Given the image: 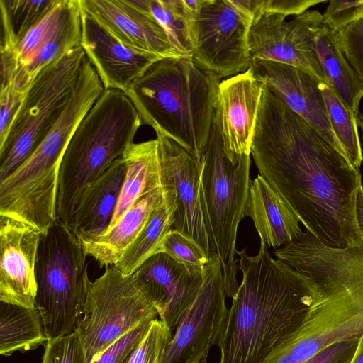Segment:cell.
<instances>
[{
	"label": "cell",
	"mask_w": 363,
	"mask_h": 363,
	"mask_svg": "<svg viewBox=\"0 0 363 363\" xmlns=\"http://www.w3.org/2000/svg\"><path fill=\"white\" fill-rule=\"evenodd\" d=\"M231 4L252 23L264 14L285 16H298L313 6L327 2L324 0H229Z\"/></svg>",
	"instance_id": "33"
},
{
	"label": "cell",
	"mask_w": 363,
	"mask_h": 363,
	"mask_svg": "<svg viewBox=\"0 0 363 363\" xmlns=\"http://www.w3.org/2000/svg\"><path fill=\"white\" fill-rule=\"evenodd\" d=\"M250 166V155H242L235 162L226 156L220 133L213 121L201 159L199 177L211 257H219L223 272L239 268L238 259H234L238 251L235 242L238 225L245 217L251 182Z\"/></svg>",
	"instance_id": "7"
},
{
	"label": "cell",
	"mask_w": 363,
	"mask_h": 363,
	"mask_svg": "<svg viewBox=\"0 0 363 363\" xmlns=\"http://www.w3.org/2000/svg\"><path fill=\"white\" fill-rule=\"evenodd\" d=\"M263 363H297L287 352L286 350L281 351L277 354L268 358Z\"/></svg>",
	"instance_id": "41"
},
{
	"label": "cell",
	"mask_w": 363,
	"mask_h": 363,
	"mask_svg": "<svg viewBox=\"0 0 363 363\" xmlns=\"http://www.w3.org/2000/svg\"><path fill=\"white\" fill-rule=\"evenodd\" d=\"M323 14V25L337 33L350 23L363 18V0L330 1Z\"/></svg>",
	"instance_id": "36"
},
{
	"label": "cell",
	"mask_w": 363,
	"mask_h": 363,
	"mask_svg": "<svg viewBox=\"0 0 363 363\" xmlns=\"http://www.w3.org/2000/svg\"><path fill=\"white\" fill-rule=\"evenodd\" d=\"M28 92L21 90L16 82L1 84L0 145L6 140Z\"/></svg>",
	"instance_id": "37"
},
{
	"label": "cell",
	"mask_w": 363,
	"mask_h": 363,
	"mask_svg": "<svg viewBox=\"0 0 363 363\" xmlns=\"http://www.w3.org/2000/svg\"><path fill=\"white\" fill-rule=\"evenodd\" d=\"M250 69L272 92L345 156L330 122L319 87L321 82L303 69L272 61L252 59Z\"/></svg>",
	"instance_id": "16"
},
{
	"label": "cell",
	"mask_w": 363,
	"mask_h": 363,
	"mask_svg": "<svg viewBox=\"0 0 363 363\" xmlns=\"http://www.w3.org/2000/svg\"><path fill=\"white\" fill-rule=\"evenodd\" d=\"M172 335L165 323L159 318L153 320L145 336L131 353L127 363H161Z\"/></svg>",
	"instance_id": "34"
},
{
	"label": "cell",
	"mask_w": 363,
	"mask_h": 363,
	"mask_svg": "<svg viewBox=\"0 0 363 363\" xmlns=\"http://www.w3.org/2000/svg\"><path fill=\"white\" fill-rule=\"evenodd\" d=\"M133 277L155 307L158 318L174 334L184 314L196 298L203 278L194 276L163 252L155 254L146 260Z\"/></svg>",
	"instance_id": "18"
},
{
	"label": "cell",
	"mask_w": 363,
	"mask_h": 363,
	"mask_svg": "<svg viewBox=\"0 0 363 363\" xmlns=\"http://www.w3.org/2000/svg\"><path fill=\"white\" fill-rule=\"evenodd\" d=\"M125 171V162L121 156L82 196L69 226L79 240L96 238L108 230L114 215Z\"/></svg>",
	"instance_id": "20"
},
{
	"label": "cell",
	"mask_w": 363,
	"mask_h": 363,
	"mask_svg": "<svg viewBox=\"0 0 363 363\" xmlns=\"http://www.w3.org/2000/svg\"><path fill=\"white\" fill-rule=\"evenodd\" d=\"M71 0H57L56 4L18 43V71L26 69L49 41L67 13Z\"/></svg>",
	"instance_id": "30"
},
{
	"label": "cell",
	"mask_w": 363,
	"mask_h": 363,
	"mask_svg": "<svg viewBox=\"0 0 363 363\" xmlns=\"http://www.w3.org/2000/svg\"><path fill=\"white\" fill-rule=\"evenodd\" d=\"M161 189L172 192L176 211L172 229L193 241L209 259L211 245L203 213L199 168L201 164L182 146L157 133Z\"/></svg>",
	"instance_id": "13"
},
{
	"label": "cell",
	"mask_w": 363,
	"mask_h": 363,
	"mask_svg": "<svg viewBox=\"0 0 363 363\" xmlns=\"http://www.w3.org/2000/svg\"><path fill=\"white\" fill-rule=\"evenodd\" d=\"M158 318L157 311L140 289L133 274L114 265L91 281L76 332L92 363L102 352L138 325Z\"/></svg>",
	"instance_id": "9"
},
{
	"label": "cell",
	"mask_w": 363,
	"mask_h": 363,
	"mask_svg": "<svg viewBox=\"0 0 363 363\" xmlns=\"http://www.w3.org/2000/svg\"><path fill=\"white\" fill-rule=\"evenodd\" d=\"M249 22L229 0H203L192 28V59L220 79L247 71Z\"/></svg>",
	"instance_id": "10"
},
{
	"label": "cell",
	"mask_w": 363,
	"mask_h": 363,
	"mask_svg": "<svg viewBox=\"0 0 363 363\" xmlns=\"http://www.w3.org/2000/svg\"><path fill=\"white\" fill-rule=\"evenodd\" d=\"M57 0H0L18 43L56 4Z\"/></svg>",
	"instance_id": "32"
},
{
	"label": "cell",
	"mask_w": 363,
	"mask_h": 363,
	"mask_svg": "<svg viewBox=\"0 0 363 363\" xmlns=\"http://www.w3.org/2000/svg\"><path fill=\"white\" fill-rule=\"evenodd\" d=\"M335 135L350 164L359 169L363 162L358 125L360 117L352 111L328 84L319 83Z\"/></svg>",
	"instance_id": "28"
},
{
	"label": "cell",
	"mask_w": 363,
	"mask_h": 363,
	"mask_svg": "<svg viewBox=\"0 0 363 363\" xmlns=\"http://www.w3.org/2000/svg\"><path fill=\"white\" fill-rule=\"evenodd\" d=\"M264 86L250 68L219 84L213 121L232 162L250 155Z\"/></svg>",
	"instance_id": "14"
},
{
	"label": "cell",
	"mask_w": 363,
	"mask_h": 363,
	"mask_svg": "<svg viewBox=\"0 0 363 363\" xmlns=\"http://www.w3.org/2000/svg\"><path fill=\"white\" fill-rule=\"evenodd\" d=\"M82 25L81 46L104 90L125 92L152 64L162 59L125 45L82 9Z\"/></svg>",
	"instance_id": "17"
},
{
	"label": "cell",
	"mask_w": 363,
	"mask_h": 363,
	"mask_svg": "<svg viewBox=\"0 0 363 363\" xmlns=\"http://www.w3.org/2000/svg\"><path fill=\"white\" fill-rule=\"evenodd\" d=\"M250 155L300 223L327 246H362V179L345 156L264 84Z\"/></svg>",
	"instance_id": "1"
},
{
	"label": "cell",
	"mask_w": 363,
	"mask_h": 363,
	"mask_svg": "<svg viewBox=\"0 0 363 363\" xmlns=\"http://www.w3.org/2000/svg\"><path fill=\"white\" fill-rule=\"evenodd\" d=\"M48 342L36 307L26 308L0 301V353L9 357L45 345Z\"/></svg>",
	"instance_id": "25"
},
{
	"label": "cell",
	"mask_w": 363,
	"mask_h": 363,
	"mask_svg": "<svg viewBox=\"0 0 363 363\" xmlns=\"http://www.w3.org/2000/svg\"><path fill=\"white\" fill-rule=\"evenodd\" d=\"M160 252L165 253L199 278H203L205 266L209 261L193 241L173 229H170L163 238Z\"/></svg>",
	"instance_id": "31"
},
{
	"label": "cell",
	"mask_w": 363,
	"mask_h": 363,
	"mask_svg": "<svg viewBox=\"0 0 363 363\" xmlns=\"http://www.w3.org/2000/svg\"><path fill=\"white\" fill-rule=\"evenodd\" d=\"M274 255L306 276L316 291L310 316L287 349L297 363L363 336V245L331 247L306 230Z\"/></svg>",
	"instance_id": "3"
},
{
	"label": "cell",
	"mask_w": 363,
	"mask_h": 363,
	"mask_svg": "<svg viewBox=\"0 0 363 363\" xmlns=\"http://www.w3.org/2000/svg\"><path fill=\"white\" fill-rule=\"evenodd\" d=\"M142 124L125 92L104 91L78 125L63 154L57 199L58 220L69 226L83 194L134 143Z\"/></svg>",
	"instance_id": "5"
},
{
	"label": "cell",
	"mask_w": 363,
	"mask_h": 363,
	"mask_svg": "<svg viewBox=\"0 0 363 363\" xmlns=\"http://www.w3.org/2000/svg\"><path fill=\"white\" fill-rule=\"evenodd\" d=\"M162 203L152 213L147 223L114 265L125 275L133 274L146 260L159 252L166 233L174 222L176 203L172 191L162 190Z\"/></svg>",
	"instance_id": "26"
},
{
	"label": "cell",
	"mask_w": 363,
	"mask_h": 363,
	"mask_svg": "<svg viewBox=\"0 0 363 363\" xmlns=\"http://www.w3.org/2000/svg\"><path fill=\"white\" fill-rule=\"evenodd\" d=\"M226 297L221 262L215 255L206 264L200 290L178 323L161 363H206L228 323Z\"/></svg>",
	"instance_id": "11"
},
{
	"label": "cell",
	"mask_w": 363,
	"mask_h": 363,
	"mask_svg": "<svg viewBox=\"0 0 363 363\" xmlns=\"http://www.w3.org/2000/svg\"><path fill=\"white\" fill-rule=\"evenodd\" d=\"M286 18L264 14L252 23L248 35L252 60L291 65L327 83L313 45V37L323 26V14L308 10L291 20Z\"/></svg>",
	"instance_id": "12"
},
{
	"label": "cell",
	"mask_w": 363,
	"mask_h": 363,
	"mask_svg": "<svg viewBox=\"0 0 363 363\" xmlns=\"http://www.w3.org/2000/svg\"><path fill=\"white\" fill-rule=\"evenodd\" d=\"M86 55L82 46L45 67L35 79L0 145V182L37 149L61 116L78 80Z\"/></svg>",
	"instance_id": "8"
},
{
	"label": "cell",
	"mask_w": 363,
	"mask_h": 363,
	"mask_svg": "<svg viewBox=\"0 0 363 363\" xmlns=\"http://www.w3.org/2000/svg\"><path fill=\"white\" fill-rule=\"evenodd\" d=\"M245 216L253 221L260 242L279 248L303 231L290 207L261 174L250 182Z\"/></svg>",
	"instance_id": "21"
},
{
	"label": "cell",
	"mask_w": 363,
	"mask_h": 363,
	"mask_svg": "<svg viewBox=\"0 0 363 363\" xmlns=\"http://www.w3.org/2000/svg\"><path fill=\"white\" fill-rule=\"evenodd\" d=\"M40 238L41 233L31 225L0 216V301L35 307Z\"/></svg>",
	"instance_id": "15"
},
{
	"label": "cell",
	"mask_w": 363,
	"mask_h": 363,
	"mask_svg": "<svg viewBox=\"0 0 363 363\" xmlns=\"http://www.w3.org/2000/svg\"><path fill=\"white\" fill-rule=\"evenodd\" d=\"M349 363H363V336L358 339L355 352Z\"/></svg>",
	"instance_id": "42"
},
{
	"label": "cell",
	"mask_w": 363,
	"mask_h": 363,
	"mask_svg": "<svg viewBox=\"0 0 363 363\" xmlns=\"http://www.w3.org/2000/svg\"><path fill=\"white\" fill-rule=\"evenodd\" d=\"M196 13L184 0H150V16L162 28L171 45L182 57H192Z\"/></svg>",
	"instance_id": "29"
},
{
	"label": "cell",
	"mask_w": 363,
	"mask_h": 363,
	"mask_svg": "<svg viewBox=\"0 0 363 363\" xmlns=\"http://www.w3.org/2000/svg\"><path fill=\"white\" fill-rule=\"evenodd\" d=\"M356 216L363 242V185L360 187L357 197Z\"/></svg>",
	"instance_id": "40"
},
{
	"label": "cell",
	"mask_w": 363,
	"mask_h": 363,
	"mask_svg": "<svg viewBox=\"0 0 363 363\" xmlns=\"http://www.w3.org/2000/svg\"><path fill=\"white\" fill-rule=\"evenodd\" d=\"M221 79L191 57L162 58L125 92L143 124L182 146L201 164Z\"/></svg>",
	"instance_id": "4"
},
{
	"label": "cell",
	"mask_w": 363,
	"mask_h": 363,
	"mask_svg": "<svg viewBox=\"0 0 363 363\" xmlns=\"http://www.w3.org/2000/svg\"><path fill=\"white\" fill-rule=\"evenodd\" d=\"M126 166L114 215L108 228L140 198L161 188L160 165L157 138L133 143L122 155ZM107 231V230H106Z\"/></svg>",
	"instance_id": "23"
},
{
	"label": "cell",
	"mask_w": 363,
	"mask_h": 363,
	"mask_svg": "<svg viewBox=\"0 0 363 363\" xmlns=\"http://www.w3.org/2000/svg\"><path fill=\"white\" fill-rule=\"evenodd\" d=\"M84 247L69 226L57 218L41 234L35 278L38 310L46 337L52 340L76 330L91 281Z\"/></svg>",
	"instance_id": "6"
},
{
	"label": "cell",
	"mask_w": 363,
	"mask_h": 363,
	"mask_svg": "<svg viewBox=\"0 0 363 363\" xmlns=\"http://www.w3.org/2000/svg\"><path fill=\"white\" fill-rule=\"evenodd\" d=\"M82 32L79 0H71L67 13L34 62L26 69L18 71L16 82L19 88L28 91L42 69L81 46Z\"/></svg>",
	"instance_id": "27"
},
{
	"label": "cell",
	"mask_w": 363,
	"mask_h": 363,
	"mask_svg": "<svg viewBox=\"0 0 363 363\" xmlns=\"http://www.w3.org/2000/svg\"><path fill=\"white\" fill-rule=\"evenodd\" d=\"M236 254L242 278L218 346L219 363H263L296 338L316 291L306 276L272 258L263 242L255 256L246 249Z\"/></svg>",
	"instance_id": "2"
},
{
	"label": "cell",
	"mask_w": 363,
	"mask_h": 363,
	"mask_svg": "<svg viewBox=\"0 0 363 363\" xmlns=\"http://www.w3.org/2000/svg\"><path fill=\"white\" fill-rule=\"evenodd\" d=\"M81 8L125 45L162 58L179 57L159 23L125 0H79Z\"/></svg>",
	"instance_id": "19"
},
{
	"label": "cell",
	"mask_w": 363,
	"mask_h": 363,
	"mask_svg": "<svg viewBox=\"0 0 363 363\" xmlns=\"http://www.w3.org/2000/svg\"><path fill=\"white\" fill-rule=\"evenodd\" d=\"M357 342L358 339L334 343L301 363H349Z\"/></svg>",
	"instance_id": "39"
},
{
	"label": "cell",
	"mask_w": 363,
	"mask_h": 363,
	"mask_svg": "<svg viewBox=\"0 0 363 363\" xmlns=\"http://www.w3.org/2000/svg\"><path fill=\"white\" fill-rule=\"evenodd\" d=\"M359 125H360V127H361V128L362 130V132H363V115L359 118Z\"/></svg>",
	"instance_id": "43"
},
{
	"label": "cell",
	"mask_w": 363,
	"mask_h": 363,
	"mask_svg": "<svg viewBox=\"0 0 363 363\" xmlns=\"http://www.w3.org/2000/svg\"><path fill=\"white\" fill-rule=\"evenodd\" d=\"M151 322L141 324L129 331L102 352L92 363H127L131 353L147 333Z\"/></svg>",
	"instance_id": "38"
},
{
	"label": "cell",
	"mask_w": 363,
	"mask_h": 363,
	"mask_svg": "<svg viewBox=\"0 0 363 363\" xmlns=\"http://www.w3.org/2000/svg\"><path fill=\"white\" fill-rule=\"evenodd\" d=\"M42 363H85V353L76 331L48 340Z\"/></svg>",
	"instance_id": "35"
},
{
	"label": "cell",
	"mask_w": 363,
	"mask_h": 363,
	"mask_svg": "<svg viewBox=\"0 0 363 363\" xmlns=\"http://www.w3.org/2000/svg\"><path fill=\"white\" fill-rule=\"evenodd\" d=\"M162 200L161 188L150 191L140 198L103 235L79 240L87 256H91L100 267L116 265Z\"/></svg>",
	"instance_id": "22"
},
{
	"label": "cell",
	"mask_w": 363,
	"mask_h": 363,
	"mask_svg": "<svg viewBox=\"0 0 363 363\" xmlns=\"http://www.w3.org/2000/svg\"><path fill=\"white\" fill-rule=\"evenodd\" d=\"M313 45L327 83L347 106L359 116L363 84L344 58L333 33L323 25L313 37Z\"/></svg>",
	"instance_id": "24"
}]
</instances>
